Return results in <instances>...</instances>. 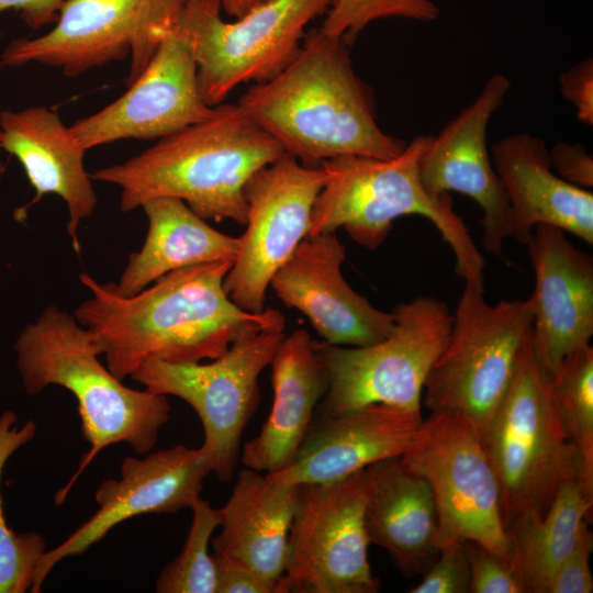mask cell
<instances>
[{"mask_svg":"<svg viewBox=\"0 0 593 593\" xmlns=\"http://www.w3.org/2000/svg\"><path fill=\"white\" fill-rule=\"evenodd\" d=\"M36 433V424L27 421L21 427L14 412L0 416V479L8 459ZM46 551L44 538L34 532L16 534L5 522L0 495V593L31 591L40 560Z\"/></svg>","mask_w":593,"mask_h":593,"instance_id":"29","label":"cell"},{"mask_svg":"<svg viewBox=\"0 0 593 593\" xmlns=\"http://www.w3.org/2000/svg\"><path fill=\"white\" fill-rule=\"evenodd\" d=\"M214 558L217 568L216 593H278L275 583L249 567L235 560Z\"/></svg>","mask_w":593,"mask_h":593,"instance_id":"37","label":"cell"},{"mask_svg":"<svg viewBox=\"0 0 593 593\" xmlns=\"http://www.w3.org/2000/svg\"><path fill=\"white\" fill-rule=\"evenodd\" d=\"M14 350L25 391L35 395L59 385L77 400L83 439L90 449L69 482L56 493L66 499L74 483L108 446L126 443L139 455L157 443L169 419L166 395L128 388L99 360L98 346L74 315L48 305L20 333Z\"/></svg>","mask_w":593,"mask_h":593,"instance_id":"4","label":"cell"},{"mask_svg":"<svg viewBox=\"0 0 593 593\" xmlns=\"http://www.w3.org/2000/svg\"><path fill=\"white\" fill-rule=\"evenodd\" d=\"M213 110L201 94L190 36L177 22L126 92L70 128L88 150L124 138H163Z\"/></svg>","mask_w":593,"mask_h":593,"instance_id":"15","label":"cell"},{"mask_svg":"<svg viewBox=\"0 0 593 593\" xmlns=\"http://www.w3.org/2000/svg\"><path fill=\"white\" fill-rule=\"evenodd\" d=\"M211 472L212 460L202 446L177 445L143 458H124L121 479L105 480L97 489L98 510L61 544L44 552L31 592L41 591L59 561L86 552L118 524L142 514L190 507Z\"/></svg>","mask_w":593,"mask_h":593,"instance_id":"16","label":"cell"},{"mask_svg":"<svg viewBox=\"0 0 593 593\" xmlns=\"http://www.w3.org/2000/svg\"><path fill=\"white\" fill-rule=\"evenodd\" d=\"M392 314V331L373 344L314 340L328 377L320 416L376 403L421 414L424 385L447 343L452 314L444 301L422 295L396 305Z\"/></svg>","mask_w":593,"mask_h":593,"instance_id":"8","label":"cell"},{"mask_svg":"<svg viewBox=\"0 0 593 593\" xmlns=\"http://www.w3.org/2000/svg\"><path fill=\"white\" fill-rule=\"evenodd\" d=\"M270 366L271 411L239 457L246 468L264 473L281 471L293 461L328 389L326 369L303 328L284 336Z\"/></svg>","mask_w":593,"mask_h":593,"instance_id":"23","label":"cell"},{"mask_svg":"<svg viewBox=\"0 0 593 593\" xmlns=\"http://www.w3.org/2000/svg\"><path fill=\"white\" fill-rule=\"evenodd\" d=\"M561 96L586 126L593 125V58H585L559 75Z\"/></svg>","mask_w":593,"mask_h":593,"instance_id":"35","label":"cell"},{"mask_svg":"<svg viewBox=\"0 0 593 593\" xmlns=\"http://www.w3.org/2000/svg\"><path fill=\"white\" fill-rule=\"evenodd\" d=\"M348 46L311 30L281 71L253 83L238 100L249 119L305 166L347 155L388 159L406 145L378 124L372 93L355 71Z\"/></svg>","mask_w":593,"mask_h":593,"instance_id":"2","label":"cell"},{"mask_svg":"<svg viewBox=\"0 0 593 593\" xmlns=\"http://www.w3.org/2000/svg\"><path fill=\"white\" fill-rule=\"evenodd\" d=\"M66 0H0V13L13 9L26 25L36 30L56 22Z\"/></svg>","mask_w":593,"mask_h":593,"instance_id":"38","label":"cell"},{"mask_svg":"<svg viewBox=\"0 0 593 593\" xmlns=\"http://www.w3.org/2000/svg\"><path fill=\"white\" fill-rule=\"evenodd\" d=\"M530 299L491 305L484 289L465 282L447 343L433 365L422 405L459 413L484 434L513 380L530 335Z\"/></svg>","mask_w":593,"mask_h":593,"instance_id":"7","label":"cell"},{"mask_svg":"<svg viewBox=\"0 0 593 593\" xmlns=\"http://www.w3.org/2000/svg\"><path fill=\"white\" fill-rule=\"evenodd\" d=\"M268 0H220L221 8L231 16L239 18L250 9Z\"/></svg>","mask_w":593,"mask_h":593,"instance_id":"39","label":"cell"},{"mask_svg":"<svg viewBox=\"0 0 593 593\" xmlns=\"http://www.w3.org/2000/svg\"><path fill=\"white\" fill-rule=\"evenodd\" d=\"M366 470L365 527L370 544L383 548L403 575L424 574L438 555V517L428 483L400 456Z\"/></svg>","mask_w":593,"mask_h":593,"instance_id":"24","label":"cell"},{"mask_svg":"<svg viewBox=\"0 0 593 593\" xmlns=\"http://www.w3.org/2000/svg\"><path fill=\"white\" fill-rule=\"evenodd\" d=\"M324 180L321 166H305L284 153L247 181L246 230L224 279L228 296L243 310H265L272 276L309 235L313 204Z\"/></svg>","mask_w":593,"mask_h":593,"instance_id":"14","label":"cell"},{"mask_svg":"<svg viewBox=\"0 0 593 593\" xmlns=\"http://www.w3.org/2000/svg\"><path fill=\"white\" fill-rule=\"evenodd\" d=\"M526 245L535 273L530 345L547 382L593 336V259L550 225H537Z\"/></svg>","mask_w":593,"mask_h":593,"instance_id":"18","label":"cell"},{"mask_svg":"<svg viewBox=\"0 0 593 593\" xmlns=\"http://www.w3.org/2000/svg\"><path fill=\"white\" fill-rule=\"evenodd\" d=\"M470 566L465 542L447 541L439 546L438 555L423 580L411 593H469Z\"/></svg>","mask_w":593,"mask_h":593,"instance_id":"32","label":"cell"},{"mask_svg":"<svg viewBox=\"0 0 593 593\" xmlns=\"http://www.w3.org/2000/svg\"><path fill=\"white\" fill-rule=\"evenodd\" d=\"M400 458L433 492L438 548L447 541H473L512 566L497 480L482 436L469 419L455 412H430Z\"/></svg>","mask_w":593,"mask_h":593,"instance_id":"10","label":"cell"},{"mask_svg":"<svg viewBox=\"0 0 593 593\" xmlns=\"http://www.w3.org/2000/svg\"><path fill=\"white\" fill-rule=\"evenodd\" d=\"M345 258L346 248L335 232L307 236L275 272L269 287L287 307L309 318L323 342L370 345L390 334L394 317L347 283L342 271Z\"/></svg>","mask_w":593,"mask_h":593,"instance_id":"19","label":"cell"},{"mask_svg":"<svg viewBox=\"0 0 593 593\" xmlns=\"http://www.w3.org/2000/svg\"><path fill=\"white\" fill-rule=\"evenodd\" d=\"M490 155L508 198L510 236L526 245L537 225H550L593 244V193L553 171L544 139L511 134Z\"/></svg>","mask_w":593,"mask_h":593,"instance_id":"21","label":"cell"},{"mask_svg":"<svg viewBox=\"0 0 593 593\" xmlns=\"http://www.w3.org/2000/svg\"><path fill=\"white\" fill-rule=\"evenodd\" d=\"M432 135L415 136L395 157L338 156L321 164L325 180L313 204L307 236L344 228L357 244L376 249L393 221L421 215L450 246L455 270L467 283L484 289V258L449 193L433 194L423 184L419 160Z\"/></svg>","mask_w":593,"mask_h":593,"instance_id":"5","label":"cell"},{"mask_svg":"<svg viewBox=\"0 0 593 593\" xmlns=\"http://www.w3.org/2000/svg\"><path fill=\"white\" fill-rule=\"evenodd\" d=\"M141 208L148 219V232L142 248L130 255L119 282L113 283L119 294L133 295L182 268L235 260L239 237L211 227L182 200L154 198Z\"/></svg>","mask_w":593,"mask_h":593,"instance_id":"26","label":"cell"},{"mask_svg":"<svg viewBox=\"0 0 593 593\" xmlns=\"http://www.w3.org/2000/svg\"><path fill=\"white\" fill-rule=\"evenodd\" d=\"M422 415L388 404H369L313 419L293 461L267 473L288 484L344 479L383 459L403 455L413 444Z\"/></svg>","mask_w":593,"mask_h":593,"instance_id":"20","label":"cell"},{"mask_svg":"<svg viewBox=\"0 0 593 593\" xmlns=\"http://www.w3.org/2000/svg\"><path fill=\"white\" fill-rule=\"evenodd\" d=\"M470 566L471 593H527L513 566L504 562L488 548L466 541Z\"/></svg>","mask_w":593,"mask_h":593,"instance_id":"33","label":"cell"},{"mask_svg":"<svg viewBox=\"0 0 593 593\" xmlns=\"http://www.w3.org/2000/svg\"><path fill=\"white\" fill-rule=\"evenodd\" d=\"M562 427L579 457L578 481L593 500V348L572 351L547 381Z\"/></svg>","mask_w":593,"mask_h":593,"instance_id":"28","label":"cell"},{"mask_svg":"<svg viewBox=\"0 0 593 593\" xmlns=\"http://www.w3.org/2000/svg\"><path fill=\"white\" fill-rule=\"evenodd\" d=\"M439 13L433 0H332L320 29L350 45L376 21L396 18L433 22Z\"/></svg>","mask_w":593,"mask_h":593,"instance_id":"31","label":"cell"},{"mask_svg":"<svg viewBox=\"0 0 593 593\" xmlns=\"http://www.w3.org/2000/svg\"><path fill=\"white\" fill-rule=\"evenodd\" d=\"M510 87L505 75L491 76L475 99L430 137L419 160L421 180L430 193L458 192L481 208L482 245L497 257L511 234L510 203L492 164L486 132Z\"/></svg>","mask_w":593,"mask_h":593,"instance_id":"17","label":"cell"},{"mask_svg":"<svg viewBox=\"0 0 593 593\" xmlns=\"http://www.w3.org/2000/svg\"><path fill=\"white\" fill-rule=\"evenodd\" d=\"M0 139H1V133H0ZM4 166L3 164L0 161V175L4 172Z\"/></svg>","mask_w":593,"mask_h":593,"instance_id":"40","label":"cell"},{"mask_svg":"<svg viewBox=\"0 0 593 593\" xmlns=\"http://www.w3.org/2000/svg\"><path fill=\"white\" fill-rule=\"evenodd\" d=\"M0 148L20 161L35 190L32 203L48 193L65 201L69 214L67 232L79 253L78 227L92 215L98 201L83 165L87 150L70 126L45 107L0 112Z\"/></svg>","mask_w":593,"mask_h":593,"instance_id":"22","label":"cell"},{"mask_svg":"<svg viewBox=\"0 0 593 593\" xmlns=\"http://www.w3.org/2000/svg\"><path fill=\"white\" fill-rule=\"evenodd\" d=\"M367 470L302 484L278 593H376L365 527Z\"/></svg>","mask_w":593,"mask_h":593,"instance_id":"13","label":"cell"},{"mask_svg":"<svg viewBox=\"0 0 593 593\" xmlns=\"http://www.w3.org/2000/svg\"><path fill=\"white\" fill-rule=\"evenodd\" d=\"M593 536L589 523L584 525L573 549L557 567L546 582L541 593H591L593 577L590 556Z\"/></svg>","mask_w":593,"mask_h":593,"instance_id":"34","label":"cell"},{"mask_svg":"<svg viewBox=\"0 0 593 593\" xmlns=\"http://www.w3.org/2000/svg\"><path fill=\"white\" fill-rule=\"evenodd\" d=\"M233 265L222 260L169 272L133 295L86 272L80 282L90 298L74 316L93 338L107 367L120 380L148 358L168 362L215 359L234 343L262 332H283L275 309L251 313L236 305L224 288Z\"/></svg>","mask_w":593,"mask_h":593,"instance_id":"1","label":"cell"},{"mask_svg":"<svg viewBox=\"0 0 593 593\" xmlns=\"http://www.w3.org/2000/svg\"><path fill=\"white\" fill-rule=\"evenodd\" d=\"M592 506L593 500L584 494L578 478L573 477L562 483L544 516L526 514L506 527L512 566L527 593L542 592L589 523Z\"/></svg>","mask_w":593,"mask_h":593,"instance_id":"27","label":"cell"},{"mask_svg":"<svg viewBox=\"0 0 593 593\" xmlns=\"http://www.w3.org/2000/svg\"><path fill=\"white\" fill-rule=\"evenodd\" d=\"M283 338V332L262 331L237 340L208 363L148 358L131 378L153 393L183 400L195 411L213 472L230 481L244 429L259 405V376L270 366Z\"/></svg>","mask_w":593,"mask_h":593,"instance_id":"11","label":"cell"},{"mask_svg":"<svg viewBox=\"0 0 593 593\" xmlns=\"http://www.w3.org/2000/svg\"><path fill=\"white\" fill-rule=\"evenodd\" d=\"M482 439L497 480L505 530L523 515L544 516L562 483L578 478V452L538 371L530 335Z\"/></svg>","mask_w":593,"mask_h":593,"instance_id":"6","label":"cell"},{"mask_svg":"<svg viewBox=\"0 0 593 593\" xmlns=\"http://www.w3.org/2000/svg\"><path fill=\"white\" fill-rule=\"evenodd\" d=\"M553 171L567 182L583 189L593 187V157L584 146L558 142L549 149Z\"/></svg>","mask_w":593,"mask_h":593,"instance_id":"36","label":"cell"},{"mask_svg":"<svg viewBox=\"0 0 593 593\" xmlns=\"http://www.w3.org/2000/svg\"><path fill=\"white\" fill-rule=\"evenodd\" d=\"M284 154L239 105L221 103L205 120L159 138L132 158L90 174L121 189L130 212L154 198L182 200L204 220L245 225V186L260 168Z\"/></svg>","mask_w":593,"mask_h":593,"instance_id":"3","label":"cell"},{"mask_svg":"<svg viewBox=\"0 0 593 593\" xmlns=\"http://www.w3.org/2000/svg\"><path fill=\"white\" fill-rule=\"evenodd\" d=\"M332 0H268L233 22L220 0H184L178 24L192 42L198 80L209 107L225 101L243 83L266 81L298 54L307 24Z\"/></svg>","mask_w":593,"mask_h":593,"instance_id":"9","label":"cell"},{"mask_svg":"<svg viewBox=\"0 0 593 593\" xmlns=\"http://www.w3.org/2000/svg\"><path fill=\"white\" fill-rule=\"evenodd\" d=\"M190 508L192 521L183 548L158 575V593H216L217 568L209 545L220 526L219 508L200 496Z\"/></svg>","mask_w":593,"mask_h":593,"instance_id":"30","label":"cell"},{"mask_svg":"<svg viewBox=\"0 0 593 593\" xmlns=\"http://www.w3.org/2000/svg\"><path fill=\"white\" fill-rule=\"evenodd\" d=\"M183 1L66 0L49 32L5 47L0 68L40 63L76 77L131 55L130 85L176 26Z\"/></svg>","mask_w":593,"mask_h":593,"instance_id":"12","label":"cell"},{"mask_svg":"<svg viewBox=\"0 0 593 593\" xmlns=\"http://www.w3.org/2000/svg\"><path fill=\"white\" fill-rule=\"evenodd\" d=\"M300 485H288L249 468L238 472L225 505L213 555L240 562L278 585L284 573L288 541Z\"/></svg>","mask_w":593,"mask_h":593,"instance_id":"25","label":"cell"}]
</instances>
